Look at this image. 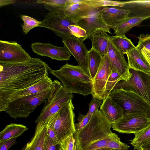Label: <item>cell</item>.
Listing matches in <instances>:
<instances>
[{"label": "cell", "mask_w": 150, "mask_h": 150, "mask_svg": "<svg viewBox=\"0 0 150 150\" xmlns=\"http://www.w3.org/2000/svg\"><path fill=\"white\" fill-rule=\"evenodd\" d=\"M33 52L37 55L58 61L68 60L71 54L65 46L58 47L50 43L35 42L31 44Z\"/></svg>", "instance_id": "obj_14"}, {"label": "cell", "mask_w": 150, "mask_h": 150, "mask_svg": "<svg viewBox=\"0 0 150 150\" xmlns=\"http://www.w3.org/2000/svg\"><path fill=\"white\" fill-rule=\"evenodd\" d=\"M141 52L150 66V52L143 48L141 50Z\"/></svg>", "instance_id": "obj_43"}, {"label": "cell", "mask_w": 150, "mask_h": 150, "mask_svg": "<svg viewBox=\"0 0 150 150\" xmlns=\"http://www.w3.org/2000/svg\"><path fill=\"white\" fill-rule=\"evenodd\" d=\"M109 39L112 44L123 54H126L135 46L125 35L110 36Z\"/></svg>", "instance_id": "obj_29"}, {"label": "cell", "mask_w": 150, "mask_h": 150, "mask_svg": "<svg viewBox=\"0 0 150 150\" xmlns=\"http://www.w3.org/2000/svg\"><path fill=\"white\" fill-rule=\"evenodd\" d=\"M129 146L122 142L118 136L109 142L105 146L97 150H128Z\"/></svg>", "instance_id": "obj_31"}, {"label": "cell", "mask_w": 150, "mask_h": 150, "mask_svg": "<svg viewBox=\"0 0 150 150\" xmlns=\"http://www.w3.org/2000/svg\"><path fill=\"white\" fill-rule=\"evenodd\" d=\"M122 80H123V79L118 72L114 69H112L105 86L106 93L107 96L112 91L117 83Z\"/></svg>", "instance_id": "obj_32"}, {"label": "cell", "mask_w": 150, "mask_h": 150, "mask_svg": "<svg viewBox=\"0 0 150 150\" xmlns=\"http://www.w3.org/2000/svg\"><path fill=\"white\" fill-rule=\"evenodd\" d=\"M75 141L74 134H72L60 144V150H76Z\"/></svg>", "instance_id": "obj_38"}, {"label": "cell", "mask_w": 150, "mask_h": 150, "mask_svg": "<svg viewBox=\"0 0 150 150\" xmlns=\"http://www.w3.org/2000/svg\"><path fill=\"white\" fill-rule=\"evenodd\" d=\"M117 136V134L112 133L111 134L89 144L82 150H98L105 147L109 142Z\"/></svg>", "instance_id": "obj_30"}, {"label": "cell", "mask_w": 150, "mask_h": 150, "mask_svg": "<svg viewBox=\"0 0 150 150\" xmlns=\"http://www.w3.org/2000/svg\"><path fill=\"white\" fill-rule=\"evenodd\" d=\"M52 83L51 78L47 75L36 83L11 95L8 98L6 106L10 101L16 99L42 92L50 88Z\"/></svg>", "instance_id": "obj_21"}, {"label": "cell", "mask_w": 150, "mask_h": 150, "mask_svg": "<svg viewBox=\"0 0 150 150\" xmlns=\"http://www.w3.org/2000/svg\"><path fill=\"white\" fill-rule=\"evenodd\" d=\"M119 5L118 7L130 11L129 16L150 18V0L119 1Z\"/></svg>", "instance_id": "obj_19"}, {"label": "cell", "mask_w": 150, "mask_h": 150, "mask_svg": "<svg viewBox=\"0 0 150 150\" xmlns=\"http://www.w3.org/2000/svg\"><path fill=\"white\" fill-rule=\"evenodd\" d=\"M17 138H13L0 143V150H8L11 146L16 144Z\"/></svg>", "instance_id": "obj_41"}, {"label": "cell", "mask_w": 150, "mask_h": 150, "mask_svg": "<svg viewBox=\"0 0 150 150\" xmlns=\"http://www.w3.org/2000/svg\"><path fill=\"white\" fill-rule=\"evenodd\" d=\"M110 37L103 30H98L90 36L92 47L103 57L107 53L108 41Z\"/></svg>", "instance_id": "obj_24"}, {"label": "cell", "mask_w": 150, "mask_h": 150, "mask_svg": "<svg viewBox=\"0 0 150 150\" xmlns=\"http://www.w3.org/2000/svg\"><path fill=\"white\" fill-rule=\"evenodd\" d=\"M50 73L61 81L68 93L84 96L91 94L92 79L79 65L66 64L58 70L51 69Z\"/></svg>", "instance_id": "obj_2"}, {"label": "cell", "mask_w": 150, "mask_h": 150, "mask_svg": "<svg viewBox=\"0 0 150 150\" xmlns=\"http://www.w3.org/2000/svg\"><path fill=\"white\" fill-rule=\"evenodd\" d=\"M86 3L96 7H117L118 1L103 0H84Z\"/></svg>", "instance_id": "obj_34"}, {"label": "cell", "mask_w": 150, "mask_h": 150, "mask_svg": "<svg viewBox=\"0 0 150 150\" xmlns=\"http://www.w3.org/2000/svg\"><path fill=\"white\" fill-rule=\"evenodd\" d=\"M46 127L47 137L55 144H60L54 130L51 128Z\"/></svg>", "instance_id": "obj_42"}, {"label": "cell", "mask_w": 150, "mask_h": 150, "mask_svg": "<svg viewBox=\"0 0 150 150\" xmlns=\"http://www.w3.org/2000/svg\"><path fill=\"white\" fill-rule=\"evenodd\" d=\"M132 74L127 81L122 80L115 85L113 90L120 88L134 91L150 105V74L130 69Z\"/></svg>", "instance_id": "obj_8"}, {"label": "cell", "mask_w": 150, "mask_h": 150, "mask_svg": "<svg viewBox=\"0 0 150 150\" xmlns=\"http://www.w3.org/2000/svg\"><path fill=\"white\" fill-rule=\"evenodd\" d=\"M73 97L72 93L67 92L60 82L54 80L52 81L49 96L35 123L44 124Z\"/></svg>", "instance_id": "obj_5"}, {"label": "cell", "mask_w": 150, "mask_h": 150, "mask_svg": "<svg viewBox=\"0 0 150 150\" xmlns=\"http://www.w3.org/2000/svg\"><path fill=\"white\" fill-rule=\"evenodd\" d=\"M31 57L16 42L0 41V63L25 62Z\"/></svg>", "instance_id": "obj_12"}, {"label": "cell", "mask_w": 150, "mask_h": 150, "mask_svg": "<svg viewBox=\"0 0 150 150\" xmlns=\"http://www.w3.org/2000/svg\"><path fill=\"white\" fill-rule=\"evenodd\" d=\"M108 96L120 105L124 114L139 113L150 120V105L134 91L130 89H116L112 90Z\"/></svg>", "instance_id": "obj_6"}, {"label": "cell", "mask_w": 150, "mask_h": 150, "mask_svg": "<svg viewBox=\"0 0 150 150\" xmlns=\"http://www.w3.org/2000/svg\"><path fill=\"white\" fill-rule=\"evenodd\" d=\"M103 8L93 6L81 0L79 3L65 7L57 13L78 23L80 20L89 17Z\"/></svg>", "instance_id": "obj_15"}, {"label": "cell", "mask_w": 150, "mask_h": 150, "mask_svg": "<svg viewBox=\"0 0 150 150\" xmlns=\"http://www.w3.org/2000/svg\"><path fill=\"white\" fill-rule=\"evenodd\" d=\"M103 100L93 98L89 104V110L87 114L93 115L97 112L101 105Z\"/></svg>", "instance_id": "obj_39"}, {"label": "cell", "mask_w": 150, "mask_h": 150, "mask_svg": "<svg viewBox=\"0 0 150 150\" xmlns=\"http://www.w3.org/2000/svg\"><path fill=\"white\" fill-rule=\"evenodd\" d=\"M145 148H147L148 150H150V144L148 145L147 147H146Z\"/></svg>", "instance_id": "obj_45"}, {"label": "cell", "mask_w": 150, "mask_h": 150, "mask_svg": "<svg viewBox=\"0 0 150 150\" xmlns=\"http://www.w3.org/2000/svg\"><path fill=\"white\" fill-rule=\"evenodd\" d=\"M74 110L71 100L43 124L54 130L60 144L75 132Z\"/></svg>", "instance_id": "obj_4"}, {"label": "cell", "mask_w": 150, "mask_h": 150, "mask_svg": "<svg viewBox=\"0 0 150 150\" xmlns=\"http://www.w3.org/2000/svg\"><path fill=\"white\" fill-rule=\"evenodd\" d=\"M130 69L150 74V66L141 51L135 47L126 54Z\"/></svg>", "instance_id": "obj_22"}, {"label": "cell", "mask_w": 150, "mask_h": 150, "mask_svg": "<svg viewBox=\"0 0 150 150\" xmlns=\"http://www.w3.org/2000/svg\"><path fill=\"white\" fill-rule=\"evenodd\" d=\"M141 150H148L147 148H143Z\"/></svg>", "instance_id": "obj_46"}, {"label": "cell", "mask_w": 150, "mask_h": 150, "mask_svg": "<svg viewBox=\"0 0 150 150\" xmlns=\"http://www.w3.org/2000/svg\"><path fill=\"white\" fill-rule=\"evenodd\" d=\"M150 18L128 16L125 20L118 24L112 29L115 35L123 36L132 28L139 25L144 20Z\"/></svg>", "instance_id": "obj_25"}, {"label": "cell", "mask_w": 150, "mask_h": 150, "mask_svg": "<svg viewBox=\"0 0 150 150\" xmlns=\"http://www.w3.org/2000/svg\"><path fill=\"white\" fill-rule=\"evenodd\" d=\"M51 69L39 58L25 62L0 63V112H4L10 96L48 75Z\"/></svg>", "instance_id": "obj_1"}, {"label": "cell", "mask_w": 150, "mask_h": 150, "mask_svg": "<svg viewBox=\"0 0 150 150\" xmlns=\"http://www.w3.org/2000/svg\"><path fill=\"white\" fill-rule=\"evenodd\" d=\"M111 127L112 124L98 110L85 126L74 134L76 150H82L89 144L112 134Z\"/></svg>", "instance_id": "obj_3"}, {"label": "cell", "mask_w": 150, "mask_h": 150, "mask_svg": "<svg viewBox=\"0 0 150 150\" xmlns=\"http://www.w3.org/2000/svg\"><path fill=\"white\" fill-rule=\"evenodd\" d=\"M107 54L110 61L112 69L116 70L123 80L127 81L132 76L128 63L123 54L111 43L109 39Z\"/></svg>", "instance_id": "obj_16"}, {"label": "cell", "mask_w": 150, "mask_h": 150, "mask_svg": "<svg viewBox=\"0 0 150 150\" xmlns=\"http://www.w3.org/2000/svg\"><path fill=\"white\" fill-rule=\"evenodd\" d=\"M22 19L24 22V25L22 26L23 30L25 34H27L33 28L38 27L41 22V21L25 15L22 16Z\"/></svg>", "instance_id": "obj_33"}, {"label": "cell", "mask_w": 150, "mask_h": 150, "mask_svg": "<svg viewBox=\"0 0 150 150\" xmlns=\"http://www.w3.org/2000/svg\"><path fill=\"white\" fill-rule=\"evenodd\" d=\"M150 124L146 116L137 113H126L118 121L112 124L113 130L122 133H138Z\"/></svg>", "instance_id": "obj_9"}, {"label": "cell", "mask_w": 150, "mask_h": 150, "mask_svg": "<svg viewBox=\"0 0 150 150\" xmlns=\"http://www.w3.org/2000/svg\"><path fill=\"white\" fill-rule=\"evenodd\" d=\"M130 144L134 149L141 150L150 144V124L140 132L134 134Z\"/></svg>", "instance_id": "obj_27"}, {"label": "cell", "mask_w": 150, "mask_h": 150, "mask_svg": "<svg viewBox=\"0 0 150 150\" xmlns=\"http://www.w3.org/2000/svg\"><path fill=\"white\" fill-rule=\"evenodd\" d=\"M74 25H78V24L62 15L49 12L38 27L48 29L63 38L67 36L71 35L68 27Z\"/></svg>", "instance_id": "obj_11"}, {"label": "cell", "mask_w": 150, "mask_h": 150, "mask_svg": "<svg viewBox=\"0 0 150 150\" xmlns=\"http://www.w3.org/2000/svg\"><path fill=\"white\" fill-rule=\"evenodd\" d=\"M47 130V127L43 124H37L33 136L20 150H44Z\"/></svg>", "instance_id": "obj_23"}, {"label": "cell", "mask_w": 150, "mask_h": 150, "mask_svg": "<svg viewBox=\"0 0 150 150\" xmlns=\"http://www.w3.org/2000/svg\"><path fill=\"white\" fill-rule=\"evenodd\" d=\"M62 41L76 60L79 65L89 74L87 63L88 51L83 41L72 35L65 37L62 38Z\"/></svg>", "instance_id": "obj_13"}, {"label": "cell", "mask_w": 150, "mask_h": 150, "mask_svg": "<svg viewBox=\"0 0 150 150\" xmlns=\"http://www.w3.org/2000/svg\"><path fill=\"white\" fill-rule=\"evenodd\" d=\"M138 38L139 41L136 47L141 51L144 48L150 52V35L141 34Z\"/></svg>", "instance_id": "obj_36"}, {"label": "cell", "mask_w": 150, "mask_h": 150, "mask_svg": "<svg viewBox=\"0 0 150 150\" xmlns=\"http://www.w3.org/2000/svg\"><path fill=\"white\" fill-rule=\"evenodd\" d=\"M92 115L86 114V115L79 114L77 120L79 122L75 123V132H78L82 129L89 122Z\"/></svg>", "instance_id": "obj_37"}, {"label": "cell", "mask_w": 150, "mask_h": 150, "mask_svg": "<svg viewBox=\"0 0 150 150\" xmlns=\"http://www.w3.org/2000/svg\"><path fill=\"white\" fill-rule=\"evenodd\" d=\"M130 13L128 10L117 7H105L100 10L102 20L112 29L125 20Z\"/></svg>", "instance_id": "obj_18"}, {"label": "cell", "mask_w": 150, "mask_h": 150, "mask_svg": "<svg viewBox=\"0 0 150 150\" xmlns=\"http://www.w3.org/2000/svg\"><path fill=\"white\" fill-rule=\"evenodd\" d=\"M68 28L72 36L80 39L83 42L85 40L87 34L84 29L77 25H70Z\"/></svg>", "instance_id": "obj_35"}, {"label": "cell", "mask_w": 150, "mask_h": 150, "mask_svg": "<svg viewBox=\"0 0 150 150\" xmlns=\"http://www.w3.org/2000/svg\"><path fill=\"white\" fill-rule=\"evenodd\" d=\"M51 88L43 91L19 98L10 101L4 112L15 119L27 118L38 106L45 102L49 96Z\"/></svg>", "instance_id": "obj_7"}, {"label": "cell", "mask_w": 150, "mask_h": 150, "mask_svg": "<svg viewBox=\"0 0 150 150\" xmlns=\"http://www.w3.org/2000/svg\"><path fill=\"white\" fill-rule=\"evenodd\" d=\"M44 150H60V145L55 144L47 136Z\"/></svg>", "instance_id": "obj_40"}, {"label": "cell", "mask_w": 150, "mask_h": 150, "mask_svg": "<svg viewBox=\"0 0 150 150\" xmlns=\"http://www.w3.org/2000/svg\"><path fill=\"white\" fill-rule=\"evenodd\" d=\"M103 57L92 47L88 51L87 63L88 74L93 79L96 75Z\"/></svg>", "instance_id": "obj_28"}, {"label": "cell", "mask_w": 150, "mask_h": 150, "mask_svg": "<svg viewBox=\"0 0 150 150\" xmlns=\"http://www.w3.org/2000/svg\"><path fill=\"white\" fill-rule=\"evenodd\" d=\"M112 70L110 61L107 54L103 57L97 72L92 79L91 94L93 98L103 100L106 98L105 86Z\"/></svg>", "instance_id": "obj_10"}, {"label": "cell", "mask_w": 150, "mask_h": 150, "mask_svg": "<svg viewBox=\"0 0 150 150\" xmlns=\"http://www.w3.org/2000/svg\"><path fill=\"white\" fill-rule=\"evenodd\" d=\"M100 110L112 124L123 116L124 112L120 105L109 96L103 100Z\"/></svg>", "instance_id": "obj_20"}, {"label": "cell", "mask_w": 150, "mask_h": 150, "mask_svg": "<svg viewBox=\"0 0 150 150\" xmlns=\"http://www.w3.org/2000/svg\"><path fill=\"white\" fill-rule=\"evenodd\" d=\"M28 129L26 126L21 124L11 123L7 125L0 132V143L18 137Z\"/></svg>", "instance_id": "obj_26"}, {"label": "cell", "mask_w": 150, "mask_h": 150, "mask_svg": "<svg viewBox=\"0 0 150 150\" xmlns=\"http://www.w3.org/2000/svg\"><path fill=\"white\" fill-rule=\"evenodd\" d=\"M101 9L78 22V25L84 29L86 32L87 36L85 40L89 38L93 33L98 30H102L107 33H111L110 31L111 28L103 21L101 18Z\"/></svg>", "instance_id": "obj_17"}, {"label": "cell", "mask_w": 150, "mask_h": 150, "mask_svg": "<svg viewBox=\"0 0 150 150\" xmlns=\"http://www.w3.org/2000/svg\"><path fill=\"white\" fill-rule=\"evenodd\" d=\"M16 1L14 0H0V7L13 4Z\"/></svg>", "instance_id": "obj_44"}]
</instances>
